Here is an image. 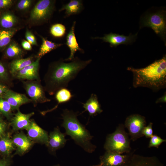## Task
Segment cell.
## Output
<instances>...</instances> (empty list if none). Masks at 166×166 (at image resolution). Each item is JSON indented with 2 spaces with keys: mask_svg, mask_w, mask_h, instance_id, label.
<instances>
[{
  "mask_svg": "<svg viewBox=\"0 0 166 166\" xmlns=\"http://www.w3.org/2000/svg\"><path fill=\"white\" fill-rule=\"evenodd\" d=\"M64 61L60 60L53 65L46 75V88L51 94L61 89L66 88L69 83L75 79L92 60L83 61L76 57L69 62Z\"/></svg>",
  "mask_w": 166,
  "mask_h": 166,
  "instance_id": "6da1fadb",
  "label": "cell"
},
{
  "mask_svg": "<svg viewBox=\"0 0 166 166\" xmlns=\"http://www.w3.org/2000/svg\"><path fill=\"white\" fill-rule=\"evenodd\" d=\"M127 70L133 73V85L135 88L145 87L156 91L166 87L165 56L145 68L128 67Z\"/></svg>",
  "mask_w": 166,
  "mask_h": 166,
  "instance_id": "7a4b0ae2",
  "label": "cell"
},
{
  "mask_svg": "<svg viewBox=\"0 0 166 166\" xmlns=\"http://www.w3.org/2000/svg\"><path fill=\"white\" fill-rule=\"evenodd\" d=\"M77 116V113L72 110H64L61 126L65 128L66 134L69 136L77 144L87 152L92 153L96 148L91 142L93 136L79 121Z\"/></svg>",
  "mask_w": 166,
  "mask_h": 166,
  "instance_id": "3957f363",
  "label": "cell"
},
{
  "mask_svg": "<svg viewBox=\"0 0 166 166\" xmlns=\"http://www.w3.org/2000/svg\"><path fill=\"white\" fill-rule=\"evenodd\" d=\"M124 128V125L120 124L113 132L107 136L104 145L106 151L122 154L131 152L130 140Z\"/></svg>",
  "mask_w": 166,
  "mask_h": 166,
  "instance_id": "277c9868",
  "label": "cell"
},
{
  "mask_svg": "<svg viewBox=\"0 0 166 166\" xmlns=\"http://www.w3.org/2000/svg\"><path fill=\"white\" fill-rule=\"evenodd\" d=\"M141 26L150 27L164 40L166 31L165 12L162 10L146 14L141 19Z\"/></svg>",
  "mask_w": 166,
  "mask_h": 166,
  "instance_id": "5b68a950",
  "label": "cell"
},
{
  "mask_svg": "<svg viewBox=\"0 0 166 166\" xmlns=\"http://www.w3.org/2000/svg\"><path fill=\"white\" fill-rule=\"evenodd\" d=\"M146 124L144 117L138 114H134L126 118L124 125L128 131L130 140L134 141L143 136L142 131Z\"/></svg>",
  "mask_w": 166,
  "mask_h": 166,
  "instance_id": "8992f818",
  "label": "cell"
},
{
  "mask_svg": "<svg viewBox=\"0 0 166 166\" xmlns=\"http://www.w3.org/2000/svg\"><path fill=\"white\" fill-rule=\"evenodd\" d=\"M133 152L122 154L106 151L100 157L98 166H125L129 161Z\"/></svg>",
  "mask_w": 166,
  "mask_h": 166,
  "instance_id": "52a82bcc",
  "label": "cell"
},
{
  "mask_svg": "<svg viewBox=\"0 0 166 166\" xmlns=\"http://www.w3.org/2000/svg\"><path fill=\"white\" fill-rule=\"evenodd\" d=\"M54 1L50 0L39 1L31 11L30 19L35 21H41L47 19L54 9Z\"/></svg>",
  "mask_w": 166,
  "mask_h": 166,
  "instance_id": "ba28073f",
  "label": "cell"
},
{
  "mask_svg": "<svg viewBox=\"0 0 166 166\" xmlns=\"http://www.w3.org/2000/svg\"><path fill=\"white\" fill-rule=\"evenodd\" d=\"M137 35V34L134 35L130 34L129 36H126L111 33L105 35L103 37H96L93 38L101 39L104 42L109 43L111 46L116 47L120 45L127 44L133 42L135 41Z\"/></svg>",
  "mask_w": 166,
  "mask_h": 166,
  "instance_id": "9c48e42d",
  "label": "cell"
},
{
  "mask_svg": "<svg viewBox=\"0 0 166 166\" xmlns=\"http://www.w3.org/2000/svg\"><path fill=\"white\" fill-rule=\"evenodd\" d=\"M25 88L31 100L35 103H44L50 101L45 96L42 87L37 83L29 82L26 84Z\"/></svg>",
  "mask_w": 166,
  "mask_h": 166,
  "instance_id": "30bf717a",
  "label": "cell"
},
{
  "mask_svg": "<svg viewBox=\"0 0 166 166\" xmlns=\"http://www.w3.org/2000/svg\"><path fill=\"white\" fill-rule=\"evenodd\" d=\"M1 97L9 103L12 110L18 109L22 105L31 101L25 95L17 93L9 89Z\"/></svg>",
  "mask_w": 166,
  "mask_h": 166,
  "instance_id": "8fae6325",
  "label": "cell"
},
{
  "mask_svg": "<svg viewBox=\"0 0 166 166\" xmlns=\"http://www.w3.org/2000/svg\"><path fill=\"white\" fill-rule=\"evenodd\" d=\"M125 166H164L155 156H144L133 154Z\"/></svg>",
  "mask_w": 166,
  "mask_h": 166,
  "instance_id": "7c38bea8",
  "label": "cell"
},
{
  "mask_svg": "<svg viewBox=\"0 0 166 166\" xmlns=\"http://www.w3.org/2000/svg\"><path fill=\"white\" fill-rule=\"evenodd\" d=\"M28 136L33 140L47 145L49 135L47 132L33 121L26 129Z\"/></svg>",
  "mask_w": 166,
  "mask_h": 166,
  "instance_id": "4fadbf2b",
  "label": "cell"
},
{
  "mask_svg": "<svg viewBox=\"0 0 166 166\" xmlns=\"http://www.w3.org/2000/svg\"><path fill=\"white\" fill-rule=\"evenodd\" d=\"M66 135L61 132L58 127L50 133L47 146L50 151L54 152L65 145L67 140L65 138Z\"/></svg>",
  "mask_w": 166,
  "mask_h": 166,
  "instance_id": "5bb4252c",
  "label": "cell"
},
{
  "mask_svg": "<svg viewBox=\"0 0 166 166\" xmlns=\"http://www.w3.org/2000/svg\"><path fill=\"white\" fill-rule=\"evenodd\" d=\"M40 58L36 60L17 72L14 75L19 79L32 80L38 78V70Z\"/></svg>",
  "mask_w": 166,
  "mask_h": 166,
  "instance_id": "9a60e30c",
  "label": "cell"
},
{
  "mask_svg": "<svg viewBox=\"0 0 166 166\" xmlns=\"http://www.w3.org/2000/svg\"><path fill=\"white\" fill-rule=\"evenodd\" d=\"M34 114V112L24 114L18 110L11 121V125L13 130L17 131L23 129H26L30 123V119Z\"/></svg>",
  "mask_w": 166,
  "mask_h": 166,
  "instance_id": "2e32d148",
  "label": "cell"
},
{
  "mask_svg": "<svg viewBox=\"0 0 166 166\" xmlns=\"http://www.w3.org/2000/svg\"><path fill=\"white\" fill-rule=\"evenodd\" d=\"M76 22L74 21L66 37V45L69 48L70 53L69 57L65 61H71L74 58V54L78 51L83 53V50L81 48L77 42L74 33L75 26Z\"/></svg>",
  "mask_w": 166,
  "mask_h": 166,
  "instance_id": "e0dca14e",
  "label": "cell"
},
{
  "mask_svg": "<svg viewBox=\"0 0 166 166\" xmlns=\"http://www.w3.org/2000/svg\"><path fill=\"white\" fill-rule=\"evenodd\" d=\"M12 140L18 153L21 155L28 151L33 144L32 140L22 132L15 135Z\"/></svg>",
  "mask_w": 166,
  "mask_h": 166,
  "instance_id": "ac0fdd59",
  "label": "cell"
},
{
  "mask_svg": "<svg viewBox=\"0 0 166 166\" xmlns=\"http://www.w3.org/2000/svg\"><path fill=\"white\" fill-rule=\"evenodd\" d=\"M85 109L84 111H87L90 116L93 117L103 112L96 95L92 93L89 98L85 103H82Z\"/></svg>",
  "mask_w": 166,
  "mask_h": 166,
  "instance_id": "d6986e66",
  "label": "cell"
},
{
  "mask_svg": "<svg viewBox=\"0 0 166 166\" xmlns=\"http://www.w3.org/2000/svg\"><path fill=\"white\" fill-rule=\"evenodd\" d=\"M82 2L79 0H71L68 3L63 5L60 11L65 10V16L79 13L83 9Z\"/></svg>",
  "mask_w": 166,
  "mask_h": 166,
  "instance_id": "ffe728a7",
  "label": "cell"
},
{
  "mask_svg": "<svg viewBox=\"0 0 166 166\" xmlns=\"http://www.w3.org/2000/svg\"><path fill=\"white\" fill-rule=\"evenodd\" d=\"M17 22L15 16L9 11H4L0 14V28L12 29Z\"/></svg>",
  "mask_w": 166,
  "mask_h": 166,
  "instance_id": "44dd1931",
  "label": "cell"
},
{
  "mask_svg": "<svg viewBox=\"0 0 166 166\" xmlns=\"http://www.w3.org/2000/svg\"><path fill=\"white\" fill-rule=\"evenodd\" d=\"M17 31L16 29L0 28V52L4 50L10 43L11 38Z\"/></svg>",
  "mask_w": 166,
  "mask_h": 166,
  "instance_id": "7402d4cb",
  "label": "cell"
},
{
  "mask_svg": "<svg viewBox=\"0 0 166 166\" xmlns=\"http://www.w3.org/2000/svg\"><path fill=\"white\" fill-rule=\"evenodd\" d=\"M33 62L31 57L15 59L13 61L10 65V73L12 75H14L18 71Z\"/></svg>",
  "mask_w": 166,
  "mask_h": 166,
  "instance_id": "603a6c76",
  "label": "cell"
},
{
  "mask_svg": "<svg viewBox=\"0 0 166 166\" xmlns=\"http://www.w3.org/2000/svg\"><path fill=\"white\" fill-rule=\"evenodd\" d=\"M42 43L38 54V58H41L45 54L63 45L52 42L43 37H42Z\"/></svg>",
  "mask_w": 166,
  "mask_h": 166,
  "instance_id": "cb8c5ba5",
  "label": "cell"
},
{
  "mask_svg": "<svg viewBox=\"0 0 166 166\" xmlns=\"http://www.w3.org/2000/svg\"><path fill=\"white\" fill-rule=\"evenodd\" d=\"M15 147L12 140L8 136L3 137L0 140V151L6 155H9Z\"/></svg>",
  "mask_w": 166,
  "mask_h": 166,
  "instance_id": "d4e9b609",
  "label": "cell"
},
{
  "mask_svg": "<svg viewBox=\"0 0 166 166\" xmlns=\"http://www.w3.org/2000/svg\"><path fill=\"white\" fill-rule=\"evenodd\" d=\"M4 50L5 56L9 58L18 57L21 55L22 52L20 47L14 42H10Z\"/></svg>",
  "mask_w": 166,
  "mask_h": 166,
  "instance_id": "484cf974",
  "label": "cell"
},
{
  "mask_svg": "<svg viewBox=\"0 0 166 166\" xmlns=\"http://www.w3.org/2000/svg\"><path fill=\"white\" fill-rule=\"evenodd\" d=\"M73 97L71 91L67 88H62L58 90L56 93L55 98L58 102L57 108L59 104L65 103L69 101Z\"/></svg>",
  "mask_w": 166,
  "mask_h": 166,
  "instance_id": "4316f807",
  "label": "cell"
},
{
  "mask_svg": "<svg viewBox=\"0 0 166 166\" xmlns=\"http://www.w3.org/2000/svg\"><path fill=\"white\" fill-rule=\"evenodd\" d=\"M66 30L64 25L60 23H56L52 26L50 28V32L53 36L60 38L65 35Z\"/></svg>",
  "mask_w": 166,
  "mask_h": 166,
  "instance_id": "83f0119b",
  "label": "cell"
},
{
  "mask_svg": "<svg viewBox=\"0 0 166 166\" xmlns=\"http://www.w3.org/2000/svg\"><path fill=\"white\" fill-rule=\"evenodd\" d=\"M12 109L9 103L3 98L0 97V113L9 117L12 115Z\"/></svg>",
  "mask_w": 166,
  "mask_h": 166,
  "instance_id": "f1b7e54d",
  "label": "cell"
},
{
  "mask_svg": "<svg viewBox=\"0 0 166 166\" xmlns=\"http://www.w3.org/2000/svg\"><path fill=\"white\" fill-rule=\"evenodd\" d=\"M166 141L165 139L161 138L160 137L156 135H153L150 138L148 147L149 148L154 147L158 148L159 146Z\"/></svg>",
  "mask_w": 166,
  "mask_h": 166,
  "instance_id": "f546056e",
  "label": "cell"
},
{
  "mask_svg": "<svg viewBox=\"0 0 166 166\" xmlns=\"http://www.w3.org/2000/svg\"><path fill=\"white\" fill-rule=\"evenodd\" d=\"M152 125L153 123L150 122L148 125L144 127L142 131L143 136H145L146 138H150L153 136Z\"/></svg>",
  "mask_w": 166,
  "mask_h": 166,
  "instance_id": "4dcf8cb0",
  "label": "cell"
},
{
  "mask_svg": "<svg viewBox=\"0 0 166 166\" xmlns=\"http://www.w3.org/2000/svg\"><path fill=\"white\" fill-rule=\"evenodd\" d=\"M32 2L30 0H21L18 3L17 7L20 10H26L30 6Z\"/></svg>",
  "mask_w": 166,
  "mask_h": 166,
  "instance_id": "1f68e13d",
  "label": "cell"
},
{
  "mask_svg": "<svg viewBox=\"0 0 166 166\" xmlns=\"http://www.w3.org/2000/svg\"><path fill=\"white\" fill-rule=\"evenodd\" d=\"M25 37L27 41L31 44L37 45L36 38L32 33L29 30H27L25 34Z\"/></svg>",
  "mask_w": 166,
  "mask_h": 166,
  "instance_id": "d6a6232c",
  "label": "cell"
},
{
  "mask_svg": "<svg viewBox=\"0 0 166 166\" xmlns=\"http://www.w3.org/2000/svg\"><path fill=\"white\" fill-rule=\"evenodd\" d=\"M8 78V74L6 68L4 65L0 62V79L6 80Z\"/></svg>",
  "mask_w": 166,
  "mask_h": 166,
  "instance_id": "836d02e7",
  "label": "cell"
},
{
  "mask_svg": "<svg viewBox=\"0 0 166 166\" xmlns=\"http://www.w3.org/2000/svg\"><path fill=\"white\" fill-rule=\"evenodd\" d=\"M13 1L11 0H0V10H5L11 6Z\"/></svg>",
  "mask_w": 166,
  "mask_h": 166,
  "instance_id": "e575fe53",
  "label": "cell"
},
{
  "mask_svg": "<svg viewBox=\"0 0 166 166\" xmlns=\"http://www.w3.org/2000/svg\"><path fill=\"white\" fill-rule=\"evenodd\" d=\"M22 45L24 49L27 50H30L32 49L31 44L27 41L23 40L22 42Z\"/></svg>",
  "mask_w": 166,
  "mask_h": 166,
  "instance_id": "d590c367",
  "label": "cell"
},
{
  "mask_svg": "<svg viewBox=\"0 0 166 166\" xmlns=\"http://www.w3.org/2000/svg\"><path fill=\"white\" fill-rule=\"evenodd\" d=\"M11 160L9 158H5L0 160V166H10Z\"/></svg>",
  "mask_w": 166,
  "mask_h": 166,
  "instance_id": "8d00e7d4",
  "label": "cell"
},
{
  "mask_svg": "<svg viewBox=\"0 0 166 166\" xmlns=\"http://www.w3.org/2000/svg\"><path fill=\"white\" fill-rule=\"evenodd\" d=\"M8 89L6 86L0 83V97H1Z\"/></svg>",
  "mask_w": 166,
  "mask_h": 166,
  "instance_id": "74e56055",
  "label": "cell"
},
{
  "mask_svg": "<svg viewBox=\"0 0 166 166\" xmlns=\"http://www.w3.org/2000/svg\"><path fill=\"white\" fill-rule=\"evenodd\" d=\"M6 124L2 122H0V136L3 134L6 128Z\"/></svg>",
  "mask_w": 166,
  "mask_h": 166,
  "instance_id": "f35d334b",
  "label": "cell"
},
{
  "mask_svg": "<svg viewBox=\"0 0 166 166\" xmlns=\"http://www.w3.org/2000/svg\"><path fill=\"white\" fill-rule=\"evenodd\" d=\"M166 94L164 95L162 97L158 98L156 101V103H165L166 102Z\"/></svg>",
  "mask_w": 166,
  "mask_h": 166,
  "instance_id": "ab89813d",
  "label": "cell"
},
{
  "mask_svg": "<svg viewBox=\"0 0 166 166\" xmlns=\"http://www.w3.org/2000/svg\"><path fill=\"white\" fill-rule=\"evenodd\" d=\"M98 166L97 165H91V166Z\"/></svg>",
  "mask_w": 166,
  "mask_h": 166,
  "instance_id": "60d3db41",
  "label": "cell"
},
{
  "mask_svg": "<svg viewBox=\"0 0 166 166\" xmlns=\"http://www.w3.org/2000/svg\"><path fill=\"white\" fill-rule=\"evenodd\" d=\"M53 166H60L59 165H55Z\"/></svg>",
  "mask_w": 166,
  "mask_h": 166,
  "instance_id": "b9f144b4",
  "label": "cell"
}]
</instances>
